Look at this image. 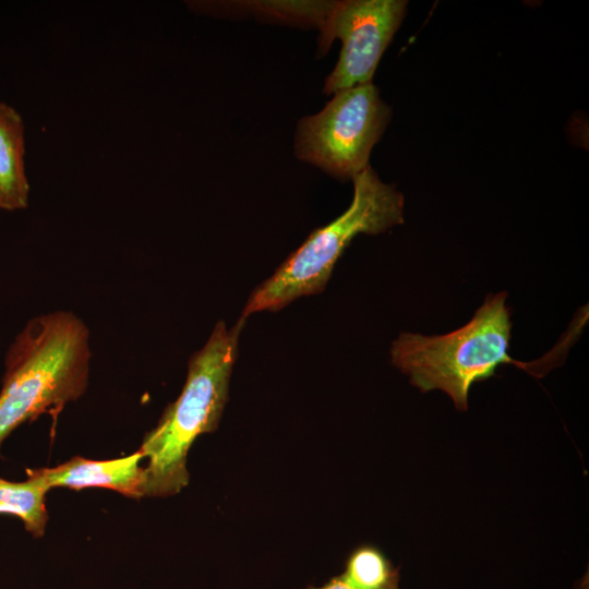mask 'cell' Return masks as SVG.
<instances>
[{"mask_svg":"<svg viewBox=\"0 0 589 589\" xmlns=\"http://www.w3.org/2000/svg\"><path fill=\"white\" fill-rule=\"evenodd\" d=\"M24 153L23 119L13 107L0 103V209L17 211L28 204Z\"/></svg>","mask_w":589,"mask_h":589,"instance_id":"cell-8","label":"cell"},{"mask_svg":"<svg viewBox=\"0 0 589 589\" xmlns=\"http://www.w3.org/2000/svg\"><path fill=\"white\" fill-rule=\"evenodd\" d=\"M243 4L255 13L286 22H301L318 28L326 19L333 1H252Z\"/></svg>","mask_w":589,"mask_h":589,"instance_id":"cell-11","label":"cell"},{"mask_svg":"<svg viewBox=\"0 0 589 589\" xmlns=\"http://www.w3.org/2000/svg\"><path fill=\"white\" fill-rule=\"evenodd\" d=\"M244 321L241 317L230 329L224 321L215 325L206 344L190 357L179 397L144 435L139 448L147 458L144 497L171 496L188 485V453L200 435L218 426Z\"/></svg>","mask_w":589,"mask_h":589,"instance_id":"cell-2","label":"cell"},{"mask_svg":"<svg viewBox=\"0 0 589 589\" xmlns=\"http://www.w3.org/2000/svg\"><path fill=\"white\" fill-rule=\"evenodd\" d=\"M308 589H357L350 585L341 575L333 577L328 582L321 587H309Z\"/></svg>","mask_w":589,"mask_h":589,"instance_id":"cell-12","label":"cell"},{"mask_svg":"<svg viewBox=\"0 0 589 589\" xmlns=\"http://www.w3.org/2000/svg\"><path fill=\"white\" fill-rule=\"evenodd\" d=\"M348 209L311 232L248 300L242 317L278 311L293 300L323 291L338 259L359 233L377 235L404 223V196L368 166L353 179Z\"/></svg>","mask_w":589,"mask_h":589,"instance_id":"cell-4","label":"cell"},{"mask_svg":"<svg viewBox=\"0 0 589 589\" xmlns=\"http://www.w3.org/2000/svg\"><path fill=\"white\" fill-rule=\"evenodd\" d=\"M143 455L137 449L132 455L107 460L73 457L53 468H39L37 472L48 486L82 490L108 489L128 497H144L145 471L140 466Z\"/></svg>","mask_w":589,"mask_h":589,"instance_id":"cell-7","label":"cell"},{"mask_svg":"<svg viewBox=\"0 0 589 589\" xmlns=\"http://www.w3.org/2000/svg\"><path fill=\"white\" fill-rule=\"evenodd\" d=\"M89 330L71 311L29 320L4 359L0 390V447L17 426L49 413L53 418L86 390Z\"/></svg>","mask_w":589,"mask_h":589,"instance_id":"cell-1","label":"cell"},{"mask_svg":"<svg viewBox=\"0 0 589 589\" xmlns=\"http://www.w3.org/2000/svg\"><path fill=\"white\" fill-rule=\"evenodd\" d=\"M341 576L357 589H399V568L373 545L353 550Z\"/></svg>","mask_w":589,"mask_h":589,"instance_id":"cell-10","label":"cell"},{"mask_svg":"<svg viewBox=\"0 0 589 589\" xmlns=\"http://www.w3.org/2000/svg\"><path fill=\"white\" fill-rule=\"evenodd\" d=\"M506 299V292L489 294L466 325L445 335L401 333L390 348L393 364L421 392L440 389L456 409L467 410L472 385L494 376L498 366L514 364L529 372L532 368L509 354Z\"/></svg>","mask_w":589,"mask_h":589,"instance_id":"cell-3","label":"cell"},{"mask_svg":"<svg viewBox=\"0 0 589 589\" xmlns=\"http://www.w3.org/2000/svg\"><path fill=\"white\" fill-rule=\"evenodd\" d=\"M26 474L22 482L0 477V515L16 516L29 533L39 538L48 521L46 494L50 488L36 469H27Z\"/></svg>","mask_w":589,"mask_h":589,"instance_id":"cell-9","label":"cell"},{"mask_svg":"<svg viewBox=\"0 0 589 589\" xmlns=\"http://www.w3.org/2000/svg\"><path fill=\"white\" fill-rule=\"evenodd\" d=\"M390 115L373 83L338 91L320 112L299 121L294 154L338 179L352 180L369 166Z\"/></svg>","mask_w":589,"mask_h":589,"instance_id":"cell-5","label":"cell"},{"mask_svg":"<svg viewBox=\"0 0 589 589\" xmlns=\"http://www.w3.org/2000/svg\"><path fill=\"white\" fill-rule=\"evenodd\" d=\"M407 4L405 0L333 1L320 26L318 51L325 53L336 38L341 40V50L325 80L324 94L372 83L378 61L406 15Z\"/></svg>","mask_w":589,"mask_h":589,"instance_id":"cell-6","label":"cell"}]
</instances>
